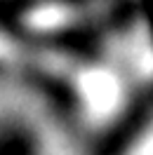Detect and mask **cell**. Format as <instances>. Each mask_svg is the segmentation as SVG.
Returning a JSON list of instances; mask_svg holds the SVG:
<instances>
[{"label": "cell", "instance_id": "1", "mask_svg": "<svg viewBox=\"0 0 153 155\" xmlns=\"http://www.w3.org/2000/svg\"><path fill=\"white\" fill-rule=\"evenodd\" d=\"M80 92L87 108L97 115H108L120 101V85L113 73L92 68L80 75Z\"/></svg>", "mask_w": 153, "mask_h": 155}]
</instances>
